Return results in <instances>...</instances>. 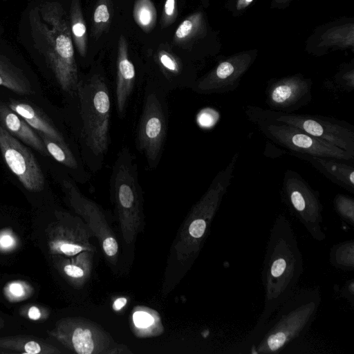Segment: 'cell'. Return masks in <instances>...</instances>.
<instances>
[{
	"label": "cell",
	"mask_w": 354,
	"mask_h": 354,
	"mask_svg": "<svg viewBox=\"0 0 354 354\" xmlns=\"http://www.w3.org/2000/svg\"><path fill=\"white\" fill-rule=\"evenodd\" d=\"M14 244V240L8 234H3L0 237V245L2 248H10Z\"/></svg>",
	"instance_id": "cell-32"
},
{
	"label": "cell",
	"mask_w": 354,
	"mask_h": 354,
	"mask_svg": "<svg viewBox=\"0 0 354 354\" xmlns=\"http://www.w3.org/2000/svg\"><path fill=\"white\" fill-rule=\"evenodd\" d=\"M66 274L72 277H81L84 274L83 270L75 266L67 265L64 267Z\"/></svg>",
	"instance_id": "cell-29"
},
{
	"label": "cell",
	"mask_w": 354,
	"mask_h": 354,
	"mask_svg": "<svg viewBox=\"0 0 354 354\" xmlns=\"http://www.w3.org/2000/svg\"><path fill=\"white\" fill-rule=\"evenodd\" d=\"M0 152L21 185L31 192L44 187L45 178L32 151L0 124Z\"/></svg>",
	"instance_id": "cell-9"
},
{
	"label": "cell",
	"mask_w": 354,
	"mask_h": 354,
	"mask_svg": "<svg viewBox=\"0 0 354 354\" xmlns=\"http://www.w3.org/2000/svg\"><path fill=\"white\" fill-rule=\"evenodd\" d=\"M194 28V20L189 17L184 20L177 28L174 40L176 42H183L186 40L192 33Z\"/></svg>",
	"instance_id": "cell-23"
},
{
	"label": "cell",
	"mask_w": 354,
	"mask_h": 354,
	"mask_svg": "<svg viewBox=\"0 0 354 354\" xmlns=\"http://www.w3.org/2000/svg\"><path fill=\"white\" fill-rule=\"evenodd\" d=\"M167 95L151 80H147L143 88L142 106L135 143L151 170L156 169L160 163L167 136Z\"/></svg>",
	"instance_id": "cell-5"
},
{
	"label": "cell",
	"mask_w": 354,
	"mask_h": 354,
	"mask_svg": "<svg viewBox=\"0 0 354 354\" xmlns=\"http://www.w3.org/2000/svg\"><path fill=\"white\" fill-rule=\"evenodd\" d=\"M71 99L80 156L88 171L95 174L102 169L111 143V93L102 71L95 68L81 75Z\"/></svg>",
	"instance_id": "cell-2"
},
{
	"label": "cell",
	"mask_w": 354,
	"mask_h": 354,
	"mask_svg": "<svg viewBox=\"0 0 354 354\" xmlns=\"http://www.w3.org/2000/svg\"><path fill=\"white\" fill-rule=\"evenodd\" d=\"M127 303V299L124 297L117 299L113 304V308L115 310H120Z\"/></svg>",
	"instance_id": "cell-34"
},
{
	"label": "cell",
	"mask_w": 354,
	"mask_h": 354,
	"mask_svg": "<svg viewBox=\"0 0 354 354\" xmlns=\"http://www.w3.org/2000/svg\"><path fill=\"white\" fill-rule=\"evenodd\" d=\"M0 86L19 95L33 93L31 84L22 70L0 55Z\"/></svg>",
	"instance_id": "cell-16"
},
{
	"label": "cell",
	"mask_w": 354,
	"mask_h": 354,
	"mask_svg": "<svg viewBox=\"0 0 354 354\" xmlns=\"http://www.w3.org/2000/svg\"><path fill=\"white\" fill-rule=\"evenodd\" d=\"M250 122L284 123L354 154V126L344 120L322 115L297 114L264 109L252 105L243 107Z\"/></svg>",
	"instance_id": "cell-6"
},
{
	"label": "cell",
	"mask_w": 354,
	"mask_h": 354,
	"mask_svg": "<svg viewBox=\"0 0 354 354\" xmlns=\"http://www.w3.org/2000/svg\"><path fill=\"white\" fill-rule=\"evenodd\" d=\"M303 272V258L293 228L284 214H279L270 232L263 263V310L241 343L254 338L281 305L293 295Z\"/></svg>",
	"instance_id": "cell-1"
},
{
	"label": "cell",
	"mask_w": 354,
	"mask_h": 354,
	"mask_svg": "<svg viewBox=\"0 0 354 354\" xmlns=\"http://www.w3.org/2000/svg\"><path fill=\"white\" fill-rule=\"evenodd\" d=\"M176 16V0H166L164 5L162 23L169 25L175 20Z\"/></svg>",
	"instance_id": "cell-24"
},
{
	"label": "cell",
	"mask_w": 354,
	"mask_h": 354,
	"mask_svg": "<svg viewBox=\"0 0 354 354\" xmlns=\"http://www.w3.org/2000/svg\"><path fill=\"white\" fill-rule=\"evenodd\" d=\"M134 324L139 328H146L150 326L153 322V317L145 312H136L133 316Z\"/></svg>",
	"instance_id": "cell-25"
},
{
	"label": "cell",
	"mask_w": 354,
	"mask_h": 354,
	"mask_svg": "<svg viewBox=\"0 0 354 354\" xmlns=\"http://www.w3.org/2000/svg\"><path fill=\"white\" fill-rule=\"evenodd\" d=\"M72 342L79 354H91L94 348L91 333L88 329L77 328L75 330Z\"/></svg>",
	"instance_id": "cell-22"
},
{
	"label": "cell",
	"mask_w": 354,
	"mask_h": 354,
	"mask_svg": "<svg viewBox=\"0 0 354 354\" xmlns=\"http://www.w3.org/2000/svg\"><path fill=\"white\" fill-rule=\"evenodd\" d=\"M291 155L308 162L337 185L354 194V167L346 160L301 153Z\"/></svg>",
	"instance_id": "cell-13"
},
{
	"label": "cell",
	"mask_w": 354,
	"mask_h": 354,
	"mask_svg": "<svg viewBox=\"0 0 354 354\" xmlns=\"http://www.w3.org/2000/svg\"><path fill=\"white\" fill-rule=\"evenodd\" d=\"M312 81L299 75L270 80L265 90L266 104L269 109L293 113L312 100Z\"/></svg>",
	"instance_id": "cell-10"
},
{
	"label": "cell",
	"mask_w": 354,
	"mask_h": 354,
	"mask_svg": "<svg viewBox=\"0 0 354 354\" xmlns=\"http://www.w3.org/2000/svg\"><path fill=\"white\" fill-rule=\"evenodd\" d=\"M0 124L14 137L31 147L41 154L49 153L39 134L18 114L0 100Z\"/></svg>",
	"instance_id": "cell-14"
},
{
	"label": "cell",
	"mask_w": 354,
	"mask_h": 354,
	"mask_svg": "<svg viewBox=\"0 0 354 354\" xmlns=\"http://www.w3.org/2000/svg\"><path fill=\"white\" fill-rule=\"evenodd\" d=\"M113 15L111 0H98L92 17V33L95 39L106 32Z\"/></svg>",
	"instance_id": "cell-19"
},
{
	"label": "cell",
	"mask_w": 354,
	"mask_h": 354,
	"mask_svg": "<svg viewBox=\"0 0 354 354\" xmlns=\"http://www.w3.org/2000/svg\"><path fill=\"white\" fill-rule=\"evenodd\" d=\"M103 248L107 255L113 256L118 252V243L112 237L106 238L103 242Z\"/></svg>",
	"instance_id": "cell-27"
},
{
	"label": "cell",
	"mask_w": 354,
	"mask_h": 354,
	"mask_svg": "<svg viewBox=\"0 0 354 354\" xmlns=\"http://www.w3.org/2000/svg\"><path fill=\"white\" fill-rule=\"evenodd\" d=\"M281 196L290 214L306 228L316 241H322L326 234L322 229L323 205L319 193L292 169L283 175Z\"/></svg>",
	"instance_id": "cell-7"
},
{
	"label": "cell",
	"mask_w": 354,
	"mask_h": 354,
	"mask_svg": "<svg viewBox=\"0 0 354 354\" xmlns=\"http://www.w3.org/2000/svg\"><path fill=\"white\" fill-rule=\"evenodd\" d=\"M243 69L225 61L208 75L196 80L191 90L201 95L223 94L234 91L239 84Z\"/></svg>",
	"instance_id": "cell-12"
},
{
	"label": "cell",
	"mask_w": 354,
	"mask_h": 354,
	"mask_svg": "<svg viewBox=\"0 0 354 354\" xmlns=\"http://www.w3.org/2000/svg\"><path fill=\"white\" fill-rule=\"evenodd\" d=\"M252 0H241L240 2H239V6H241V5H247L249 3H250Z\"/></svg>",
	"instance_id": "cell-35"
},
{
	"label": "cell",
	"mask_w": 354,
	"mask_h": 354,
	"mask_svg": "<svg viewBox=\"0 0 354 354\" xmlns=\"http://www.w3.org/2000/svg\"><path fill=\"white\" fill-rule=\"evenodd\" d=\"M24 350L26 353L37 354L41 351V347L37 342L30 341L25 344Z\"/></svg>",
	"instance_id": "cell-30"
},
{
	"label": "cell",
	"mask_w": 354,
	"mask_h": 354,
	"mask_svg": "<svg viewBox=\"0 0 354 354\" xmlns=\"http://www.w3.org/2000/svg\"><path fill=\"white\" fill-rule=\"evenodd\" d=\"M32 36L63 93L71 98L80 79L69 22L57 2H46L30 14Z\"/></svg>",
	"instance_id": "cell-3"
},
{
	"label": "cell",
	"mask_w": 354,
	"mask_h": 354,
	"mask_svg": "<svg viewBox=\"0 0 354 354\" xmlns=\"http://www.w3.org/2000/svg\"><path fill=\"white\" fill-rule=\"evenodd\" d=\"M69 25L78 53L85 57L88 50L87 32L80 0H71Z\"/></svg>",
	"instance_id": "cell-17"
},
{
	"label": "cell",
	"mask_w": 354,
	"mask_h": 354,
	"mask_svg": "<svg viewBox=\"0 0 354 354\" xmlns=\"http://www.w3.org/2000/svg\"><path fill=\"white\" fill-rule=\"evenodd\" d=\"M138 83L136 67L129 56L126 38L120 35L117 52L113 99L120 119H124Z\"/></svg>",
	"instance_id": "cell-11"
},
{
	"label": "cell",
	"mask_w": 354,
	"mask_h": 354,
	"mask_svg": "<svg viewBox=\"0 0 354 354\" xmlns=\"http://www.w3.org/2000/svg\"><path fill=\"white\" fill-rule=\"evenodd\" d=\"M137 24L145 31L153 28L156 20V12L150 0H138L133 9Z\"/></svg>",
	"instance_id": "cell-20"
},
{
	"label": "cell",
	"mask_w": 354,
	"mask_h": 354,
	"mask_svg": "<svg viewBox=\"0 0 354 354\" xmlns=\"http://www.w3.org/2000/svg\"><path fill=\"white\" fill-rule=\"evenodd\" d=\"M333 206L344 221L354 225V199L352 197L338 194L333 199Z\"/></svg>",
	"instance_id": "cell-21"
},
{
	"label": "cell",
	"mask_w": 354,
	"mask_h": 354,
	"mask_svg": "<svg viewBox=\"0 0 354 354\" xmlns=\"http://www.w3.org/2000/svg\"><path fill=\"white\" fill-rule=\"evenodd\" d=\"M28 315L29 318L33 320L39 319L41 317V313L39 308L35 306H32L30 308Z\"/></svg>",
	"instance_id": "cell-33"
},
{
	"label": "cell",
	"mask_w": 354,
	"mask_h": 354,
	"mask_svg": "<svg viewBox=\"0 0 354 354\" xmlns=\"http://www.w3.org/2000/svg\"><path fill=\"white\" fill-rule=\"evenodd\" d=\"M60 250L66 255H74L82 250V248L78 245L63 243L59 247Z\"/></svg>",
	"instance_id": "cell-28"
},
{
	"label": "cell",
	"mask_w": 354,
	"mask_h": 354,
	"mask_svg": "<svg viewBox=\"0 0 354 354\" xmlns=\"http://www.w3.org/2000/svg\"><path fill=\"white\" fill-rule=\"evenodd\" d=\"M342 296L348 299L351 305L353 306L354 302V282L353 279L347 281L341 291Z\"/></svg>",
	"instance_id": "cell-26"
},
{
	"label": "cell",
	"mask_w": 354,
	"mask_h": 354,
	"mask_svg": "<svg viewBox=\"0 0 354 354\" xmlns=\"http://www.w3.org/2000/svg\"><path fill=\"white\" fill-rule=\"evenodd\" d=\"M321 303L318 288L296 290L277 310L254 338L241 343L239 353H278L303 337L310 328Z\"/></svg>",
	"instance_id": "cell-4"
},
{
	"label": "cell",
	"mask_w": 354,
	"mask_h": 354,
	"mask_svg": "<svg viewBox=\"0 0 354 354\" xmlns=\"http://www.w3.org/2000/svg\"><path fill=\"white\" fill-rule=\"evenodd\" d=\"M8 106L39 133L69 145L63 133L38 108L28 103L14 100H10Z\"/></svg>",
	"instance_id": "cell-15"
},
{
	"label": "cell",
	"mask_w": 354,
	"mask_h": 354,
	"mask_svg": "<svg viewBox=\"0 0 354 354\" xmlns=\"http://www.w3.org/2000/svg\"><path fill=\"white\" fill-rule=\"evenodd\" d=\"M329 261L336 268L344 271L354 269V241H346L334 245L330 251Z\"/></svg>",
	"instance_id": "cell-18"
},
{
	"label": "cell",
	"mask_w": 354,
	"mask_h": 354,
	"mask_svg": "<svg viewBox=\"0 0 354 354\" xmlns=\"http://www.w3.org/2000/svg\"><path fill=\"white\" fill-rule=\"evenodd\" d=\"M9 290L15 297H21L24 294V289L19 283H12L10 285Z\"/></svg>",
	"instance_id": "cell-31"
},
{
	"label": "cell",
	"mask_w": 354,
	"mask_h": 354,
	"mask_svg": "<svg viewBox=\"0 0 354 354\" xmlns=\"http://www.w3.org/2000/svg\"><path fill=\"white\" fill-rule=\"evenodd\" d=\"M252 123L266 138L287 149L290 154L301 153L353 161L354 154L293 126L261 120Z\"/></svg>",
	"instance_id": "cell-8"
}]
</instances>
